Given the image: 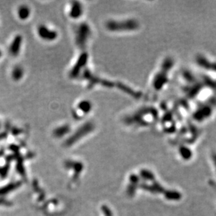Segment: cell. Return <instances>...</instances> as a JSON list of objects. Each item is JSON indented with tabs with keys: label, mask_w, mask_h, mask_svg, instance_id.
Segmentation results:
<instances>
[{
	"label": "cell",
	"mask_w": 216,
	"mask_h": 216,
	"mask_svg": "<svg viewBox=\"0 0 216 216\" xmlns=\"http://www.w3.org/2000/svg\"><path fill=\"white\" fill-rule=\"evenodd\" d=\"M29 14H30V11H29L28 8L26 7H21L19 9L18 11V15L20 16V18L25 19L26 18L28 17Z\"/></svg>",
	"instance_id": "obj_3"
},
{
	"label": "cell",
	"mask_w": 216,
	"mask_h": 216,
	"mask_svg": "<svg viewBox=\"0 0 216 216\" xmlns=\"http://www.w3.org/2000/svg\"><path fill=\"white\" fill-rule=\"evenodd\" d=\"M39 35L45 40H52L55 39L56 35L55 32L49 30L47 27H41L39 29Z\"/></svg>",
	"instance_id": "obj_1"
},
{
	"label": "cell",
	"mask_w": 216,
	"mask_h": 216,
	"mask_svg": "<svg viewBox=\"0 0 216 216\" xmlns=\"http://www.w3.org/2000/svg\"><path fill=\"white\" fill-rule=\"evenodd\" d=\"M81 5H79V4L74 5L73 6V9H71V16L73 18H78L77 16H79L81 14Z\"/></svg>",
	"instance_id": "obj_2"
}]
</instances>
